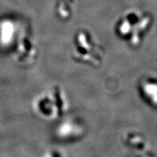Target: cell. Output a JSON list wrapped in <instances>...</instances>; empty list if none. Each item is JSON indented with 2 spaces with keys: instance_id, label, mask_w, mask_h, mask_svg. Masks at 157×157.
Segmentation results:
<instances>
[{
  "instance_id": "cell-1",
  "label": "cell",
  "mask_w": 157,
  "mask_h": 157,
  "mask_svg": "<svg viewBox=\"0 0 157 157\" xmlns=\"http://www.w3.org/2000/svg\"><path fill=\"white\" fill-rule=\"evenodd\" d=\"M68 104L63 90L58 86L52 88L38 102L39 113L48 119H60L66 114Z\"/></svg>"
},
{
  "instance_id": "cell-2",
  "label": "cell",
  "mask_w": 157,
  "mask_h": 157,
  "mask_svg": "<svg viewBox=\"0 0 157 157\" xmlns=\"http://www.w3.org/2000/svg\"><path fill=\"white\" fill-rule=\"evenodd\" d=\"M85 131V126L81 119L76 117H68L58 124L56 134L59 141L73 143L79 140L84 136Z\"/></svg>"
},
{
  "instance_id": "cell-3",
  "label": "cell",
  "mask_w": 157,
  "mask_h": 157,
  "mask_svg": "<svg viewBox=\"0 0 157 157\" xmlns=\"http://www.w3.org/2000/svg\"><path fill=\"white\" fill-rule=\"evenodd\" d=\"M74 55L77 61L92 66H99L102 61V54L100 49L94 43L84 40L76 42Z\"/></svg>"
},
{
  "instance_id": "cell-4",
  "label": "cell",
  "mask_w": 157,
  "mask_h": 157,
  "mask_svg": "<svg viewBox=\"0 0 157 157\" xmlns=\"http://www.w3.org/2000/svg\"><path fill=\"white\" fill-rule=\"evenodd\" d=\"M137 91L147 106L157 110V77L143 76L137 84Z\"/></svg>"
},
{
  "instance_id": "cell-5",
  "label": "cell",
  "mask_w": 157,
  "mask_h": 157,
  "mask_svg": "<svg viewBox=\"0 0 157 157\" xmlns=\"http://www.w3.org/2000/svg\"><path fill=\"white\" fill-rule=\"evenodd\" d=\"M124 143L127 148L136 153L147 151L148 143L146 137L137 131H129L124 137Z\"/></svg>"
},
{
  "instance_id": "cell-6",
  "label": "cell",
  "mask_w": 157,
  "mask_h": 157,
  "mask_svg": "<svg viewBox=\"0 0 157 157\" xmlns=\"http://www.w3.org/2000/svg\"><path fill=\"white\" fill-rule=\"evenodd\" d=\"M47 157H66V155L64 154V153L60 151L53 150L50 152V154H48V156Z\"/></svg>"
},
{
  "instance_id": "cell-7",
  "label": "cell",
  "mask_w": 157,
  "mask_h": 157,
  "mask_svg": "<svg viewBox=\"0 0 157 157\" xmlns=\"http://www.w3.org/2000/svg\"><path fill=\"white\" fill-rule=\"evenodd\" d=\"M133 157H153L151 154H149L148 152H142V153H136Z\"/></svg>"
}]
</instances>
